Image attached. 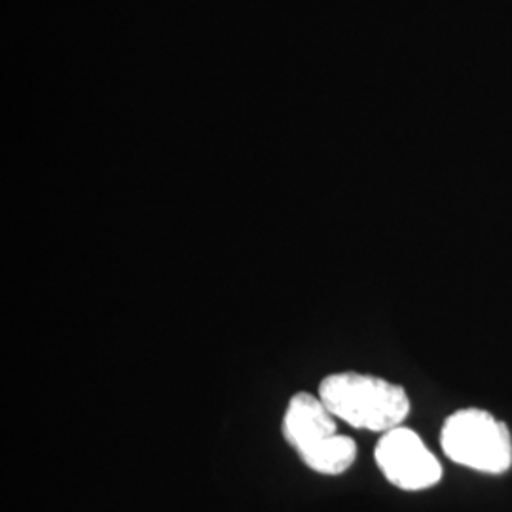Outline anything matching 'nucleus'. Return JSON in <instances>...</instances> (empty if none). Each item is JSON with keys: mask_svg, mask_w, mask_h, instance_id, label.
<instances>
[{"mask_svg": "<svg viewBox=\"0 0 512 512\" xmlns=\"http://www.w3.org/2000/svg\"><path fill=\"white\" fill-rule=\"evenodd\" d=\"M374 458L382 475L404 492H421L437 486L442 465L420 435L404 425L385 431Z\"/></svg>", "mask_w": 512, "mask_h": 512, "instance_id": "obj_3", "label": "nucleus"}, {"mask_svg": "<svg viewBox=\"0 0 512 512\" xmlns=\"http://www.w3.org/2000/svg\"><path fill=\"white\" fill-rule=\"evenodd\" d=\"M440 446L446 458L484 475H503L512 467L509 427L480 408H463L448 416Z\"/></svg>", "mask_w": 512, "mask_h": 512, "instance_id": "obj_2", "label": "nucleus"}, {"mask_svg": "<svg viewBox=\"0 0 512 512\" xmlns=\"http://www.w3.org/2000/svg\"><path fill=\"white\" fill-rule=\"evenodd\" d=\"M281 429L283 437L298 452V456L338 433L336 416L321 401V397H313L304 391L296 393L289 401Z\"/></svg>", "mask_w": 512, "mask_h": 512, "instance_id": "obj_4", "label": "nucleus"}, {"mask_svg": "<svg viewBox=\"0 0 512 512\" xmlns=\"http://www.w3.org/2000/svg\"><path fill=\"white\" fill-rule=\"evenodd\" d=\"M300 459L311 471L321 475H342L357 459V444L348 435H334L300 454Z\"/></svg>", "mask_w": 512, "mask_h": 512, "instance_id": "obj_5", "label": "nucleus"}, {"mask_svg": "<svg viewBox=\"0 0 512 512\" xmlns=\"http://www.w3.org/2000/svg\"><path fill=\"white\" fill-rule=\"evenodd\" d=\"M319 397L338 420L376 433L403 425L410 414L403 385L359 372L330 374L319 384Z\"/></svg>", "mask_w": 512, "mask_h": 512, "instance_id": "obj_1", "label": "nucleus"}]
</instances>
